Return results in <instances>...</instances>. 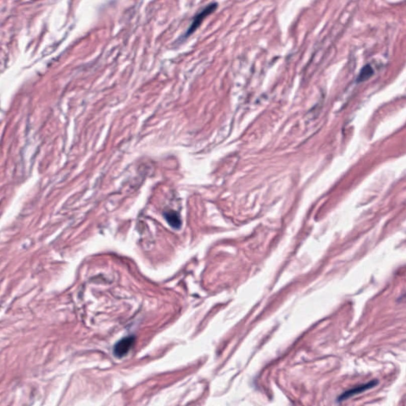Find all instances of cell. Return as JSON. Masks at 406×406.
<instances>
[{
	"label": "cell",
	"mask_w": 406,
	"mask_h": 406,
	"mask_svg": "<svg viewBox=\"0 0 406 406\" xmlns=\"http://www.w3.org/2000/svg\"><path fill=\"white\" fill-rule=\"evenodd\" d=\"M217 8H218V4H216V3H213V4H209V5L206 6L205 8H202L195 15V17L193 19V21L190 23V27H189L188 30L186 31V36H189L190 34H193L201 24L204 19H206L207 16H209L211 13L215 12Z\"/></svg>",
	"instance_id": "cell-1"
},
{
	"label": "cell",
	"mask_w": 406,
	"mask_h": 406,
	"mask_svg": "<svg viewBox=\"0 0 406 406\" xmlns=\"http://www.w3.org/2000/svg\"><path fill=\"white\" fill-rule=\"evenodd\" d=\"M378 383H379V382H378V380L374 379L372 380V381H370V382H367V383L356 385L355 387L348 389L346 391L341 393V394L339 396L337 400H338L339 402H342L344 400H348L350 397H353V396H355V395L359 394V393L367 391L368 389L375 387L377 385H378Z\"/></svg>",
	"instance_id": "cell-2"
},
{
	"label": "cell",
	"mask_w": 406,
	"mask_h": 406,
	"mask_svg": "<svg viewBox=\"0 0 406 406\" xmlns=\"http://www.w3.org/2000/svg\"><path fill=\"white\" fill-rule=\"evenodd\" d=\"M134 341H135V338L134 337H127L122 339L115 344V348H114V354L115 356L119 358L125 356L130 352V350L134 345Z\"/></svg>",
	"instance_id": "cell-3"
},
{
	"label": "cell",
	"mask_w": 406,
	"mask_h": 406,
	"mask_svg": "<svg viewBox=\"0 0 406 406\" xmlns=\"http://www.w3.org/2000/svg\"><path fill=\"white\" fill-rule=\"evenodd\" d=\"M164 217L171 227L175 228V229H179L181 227L182 222H181L180 217L175 211H167L164 214Z\"/></svg>",
	"instance_id": "cell-4"
},
{
	"label": "cell",
	"mask_w": 406,
	"mask_h": 406,
	"mask_svg": "<svg viewBox=\"0 0 406 406\" xmlns=\"http://www.w3.org/2000/svg\"><path fill=\"white\" fill-rule=\"evenodd\" d=\"M373 75H374V69L370 64H367L362 68L361 71L359 72L357 81L358 82H363V81L367 80Z\"/></svg>",
	"instance_id": "cell-5"
}]
</instances>
